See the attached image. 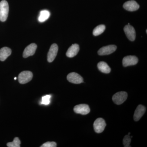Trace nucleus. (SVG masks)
I'll return each instance as SVG.
<instances>
[{"label":"nucleus","mask_w":147,"mask_h":147,"mask_svg":"<svg viewBox=\"0 0 147 147\" xmlns=\"http://www.w3.org/2000/svg\"><path fill=\"white\" fill-rule=\"evenodd\" d=\"M146 108L145 106L142 105H139L137 106L134 115V120L135 121H137L140 119L142 116L144 115L146 112Z\"/></svg>","instance_id":"ddd939ff"},{"label":"nucleus","mask_w":147,"mask_h":147,"mask_svg":"<svg viewBox=\"0 0 147 147\" xmlns=\"http://www.w3.org/2000/svg\"><path fill=\"white\" fill-rule=\"evenodd\" d=\"M67 78L69 82L74 84H80L84 82L82 76L75 72L69 74Z\"/></svg>","instance_id":"423d86ee"},{"label":"nucleus","mask_w":147,"mask_h":147,"mask_svg":"<svg viewBox=\"0 0 147 147\" xmlns=\"http://www.w3.org/2000/svg\"><path fill=\"white\" fill-rule=\"evenodd\" d=\"M16 79H17V78H16V77H15V78H14V80H16Z\"/></svg>","instance_id":"5701e85b"},{"label":"nucleus","mask_w":147,"mask_h":147,"mask_svg":"<svg viewBox=\"0 0 147 147\" xmlns=\"http://www.w3.org/2000/svg\"><path fill=\"white\" fill-rule=\"evenodd\" d=\"M37 45L35 43H32L27 46L23 53V57L24 58L28 57L30 56L34 55L36 50Z\"/></svg>","instance_id":"f8f14e48"},{"label":"nucleus","mask_w":147,"mask_h":147,"mask_svg":"<svg viewBox=\"0 0 147 147\" xmlns=\"http://www.w3.org/2000/svg\"><path fill=\"white\" fill-rule=\"evenodd\" d=\"M105 29V25H100L96 27L93 31V34L95 36H97L102 33Z\"/></svg>","instance_id":"a211bd4d"},{"label":"nucleus","mask_w":147,"mask_h":147,"mask_svg":"<svg viewBox=\"0 0 147 147\" xmlns=\"http://www.w3.org/2000/svg\"><path fill=\"white\" fill-rule=\"evenodd\" d=\"M21 143V141L19 138L15 137L13 142L7 143V146L8 147H20Z\"/></svg>","instance_id":"6ab92c4d"},{"label":"nucleus","mask_w":147,"mask_h":147,"mask_svg":"<svg viewBox=\"0 0 147 147\" xmlns=\"http://www.w3.org/2000/svg\"><path fill=\"white\" fill-rule=\"evenodd\" d=\"M98 68L102 73L108 74L111 71V69L107 63L103 61H100L97 65Z\"/></svg>","instance_id":"dca6fc26"},{"label":"nucleus","mask_w":147,"mask_h":147,"mask_svg":"<svg viewBox=\"0 0 147 147\" xmlns=\"http://www.w3.org/2000/svg\"><path fill=\"white\" fill-rule=\"evenodd\" d=\"M57 144L55 142H47L44 143L41 146V147H56Z\"/></svg>","instance_id":"4be33fe9"},{"label":"nucleus","mask_w":147,"mask_h":147,"mask_svg":"<svg viewBox=\"0 0 147 147\" xmlns=\"http://www.w3.org/2000/svg\"><path fill=\"white\" fill-rule=\"evenodd\" d=\"M130 133H129L128 135L125 136L123 139V144L125 147H130V144L131 141V137H130Z\"/></svg>","instance_id":"aec40b11"},{"label":"nucleus","mask_w":147,"mask_h":147,"mask_svg":"<svg viewBox=\"0 0 147 147\" xmlns=\"http://www.w3.org/2000/svg\"><path fill=\"white\" fill-rule=\"evenodd\" d=\"M127 94L125 92H119L116 93L113 96V100L117 105H121L126 100Z\"/></svg>","instance_id":"f03ea898"},{"label":"nucleus","mask_w":147,"mask_h":147,"mask_svg":"<svg viewBox=\"0 0 147 147\" xmlns=\"http://www.w3.org/2000/svg\"><path fill=\"white\" fill-rule=\"evenodd\" d=\"M74 110L75 113L82 115H86L90 111L89 105L86 104L76 105L74 108Z\"/></svg>","instance_id":"6e6552de"},{"label":"nucleus","mask_w":147,"mask_h":147,"mask_svg":"<svg viewBox=\"0 0 147 147\" xmlns=\"http://www.w3.org/2000/svg\"><path fill=\"white\" fill-rule=\"evenodd\" d=\"M9 5L5 0H3L0 2V21L4 22L8 17Z\"/></svg>","instance_id":"f257e3e1"},{"label":"nucleus","mask_w":147,"mask_h":147,"mask_svg":"<svg viewBox=\"0 0 147 147\" xmlns=\"http://www.w3.org/2000/svg\"><path fill=\"white\" fill-rule=\"evenodd\" d=\"M117 47L115 45H109L101 47L98 50V54L100 56L109 55L115 52Z\"/></svg>","instance_id":"0eeeda50"},{"label":"nucleus","mask_w":147,"mask_h":147,"mask_svg":"<svg viewBox=\"0 0 147 147\" xmlns=\"http://www.w3.org/2000/svg\"><path fill=\"white\" fill-rule=\"evenodd\" d=\"M123 8L128 11H133L138 10L139 8V5L134 0L127 1L124 3L123 5Z\"/></svg>","instance_id":"9b49d317"},{"label":"nucleus","mask_w":147,"mask_h":147,"mask_svg":"<svg viewBox=\"0 0 147 147\" xmlns=\"http://www.w3.org/2000/svg\"><path fill=\"white\" fill-rule=\"evenodd\" d=\"M106 124L103 119L99 118L95 121L93 126L94 131L97 133H100L104 131Z\"/></svg>","instance_id":"20e7f679"},{"label":"nucleus","mask_w":147,"mask_h":147,"mask_svg":"<svg viewBox=\"0 0 147 147\" xmlns=\"http://www.w3.org/2000/svg\"><path fill=\"white\" fill-rule=\"evenodd\" d=\"M51 97V96L50 95H46L45 96H42L41 102V104L45 105H49L50 102Z\"/></svg>","instance_id":"412c9836"},{"label":"nucleus","mask_w":147,"mask_h":147,"mask_svg":"<svg viewBox=\"0 0 147 147\" xmlns=\"http://www.w3.org/2000/svg\"><path fill=\"white\" fill-rule=\"evenodd\" d=\"M11 50L8 47H3L0 49V61H5L11 55Z\"/></svg>","instance_id":"2eb2a0df"},{"label":"nucleus","mask_w":147,"mask_h":147,"mask_svg":"<svg viewBox=\"0 0 147 147\" xmlns=\"http://www.w3.org/2000/svg\"><path fill=\"white\" fill-rule=\"evenodd\" d=\"M50 15V12L48 10H43L40 12L38 20L40 23L45 22L49 18Z\"/></svg>","instance_id":"f3484780"},{"label":"nucleus","mask_w":147,"mask_h":147,"mask_svg":"<svg viewBox=\"0 0 147 147\" xmlns=\"http://www.w3.org/2000/svg\"><path fill=\"white\" fill-rule=\"evenodd\" d=\"M58 51V46L57 44L54 43L51 45L49 52L47 54V61L52 62L55 60Z\"/></svg>","instance_id":"1a4fd4ad"},{"label":"nucleus","mask_w":147,"mask_h":147,"mask_svg":"<svg viewBox=\"0 0 147 147\" xmlns=\"http://www.w3.org/2000/svg\"><path fill=\"white\" fill-rule=\"evenodd\" d=\"M79 51V45L77 44H74L69 47L67 52L66 56L69 58H72L77 55Z\"/></svg>","instance_id":"4468645a"},{"label":"nucleus","mask_w":147,"mask_h":147,"mask_svg":"<svg viewBox=\"0 0 147 147\" xmlns=\"http://www.w3.org/2000/svg\"><path fill=\"white\" fill-rule=\"evenodd\" d=\"M32 77L33 74L30 71H23L18 75V82L21 84H26L32 80Z\"/></svg>","instance_id":"7ed1b4c3"},{"label":"nucleus","mask_w":147,"mask_h":147,"mask_svg":"<svg viewBox=\"0 0 147 147\" xmlns=\"http://www.w3.org/2000/svg\"><path fill=\"white\" fill-rule=\"evenodd\" d=\"M138 62V58L134 56H127L123 58V66L134 65Z\"/></svg>","instance_id":"9d476101"},{"label":"nucleus","mask_w":147,"mask_h":147,"mask_svg":"<svg viewBox=\"0 0 147 147\" xmlns=\"http://www.w3.org/2000/svg\"><path fill=\"white\" fill-rule=\"evenodd\" d=\"M125 34L129 40L134 41L136 38V32L134 27L130 26L129 24L126 25L124 28Z\"/></svg>","instance_id":"39448f33"}]
</instances>
